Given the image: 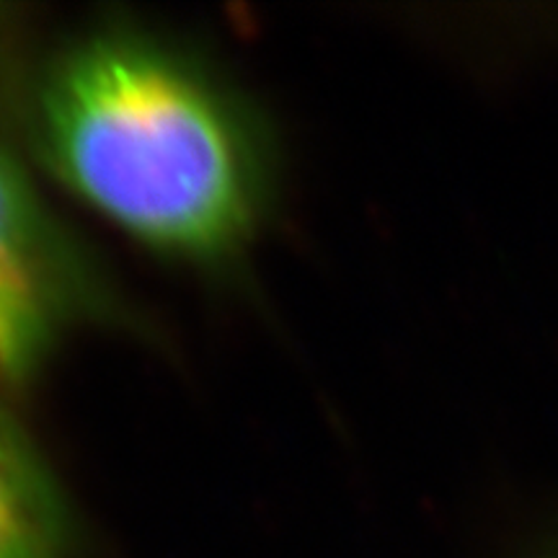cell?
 I'll return each instance as SVG.
<instances>
[{"instance_id":"cell-1","label":"cell","mask_w":558,"mask_h":558,"mask_svg":"<svg viewBox=\"0 0 558 558\" xmlns=\"http://www.w3.org/2000/svg\"><path fill=\"white\" fill-rule=\"evenodd\" d=\"M34 132L54 177L145 246L213 259L259 218L264 158L246 111L160 41L68 47L39 81Z\"/></svg>"},{"instance_id":"cell-2","label":"cell","mask_w":558,"mask_h":558,"mask_svg":"<svg viewBox=\"0 0 558 558\" xmlns=\"http://www.w3.org/2000/svg\"><path fill=\"white\" fill-rule=\"evenodd\" d=\"M73 275L37 194L0 150V386L26 375L62 329Z\"/></svg>"},{"instance_id":"cell-3","label":"cell","mask_w":558,"mask_h":558,"mask_svg":"<svg viewBox=\"0 0 558 558\" xmlns=\"http://www.w3.org/2000/svg\"><path fill=\"white\" fill-rule=\"evenodd\" d=\"M60 494L29 439L0 414V558H65Z\"/></svg>"}]
</instances>
